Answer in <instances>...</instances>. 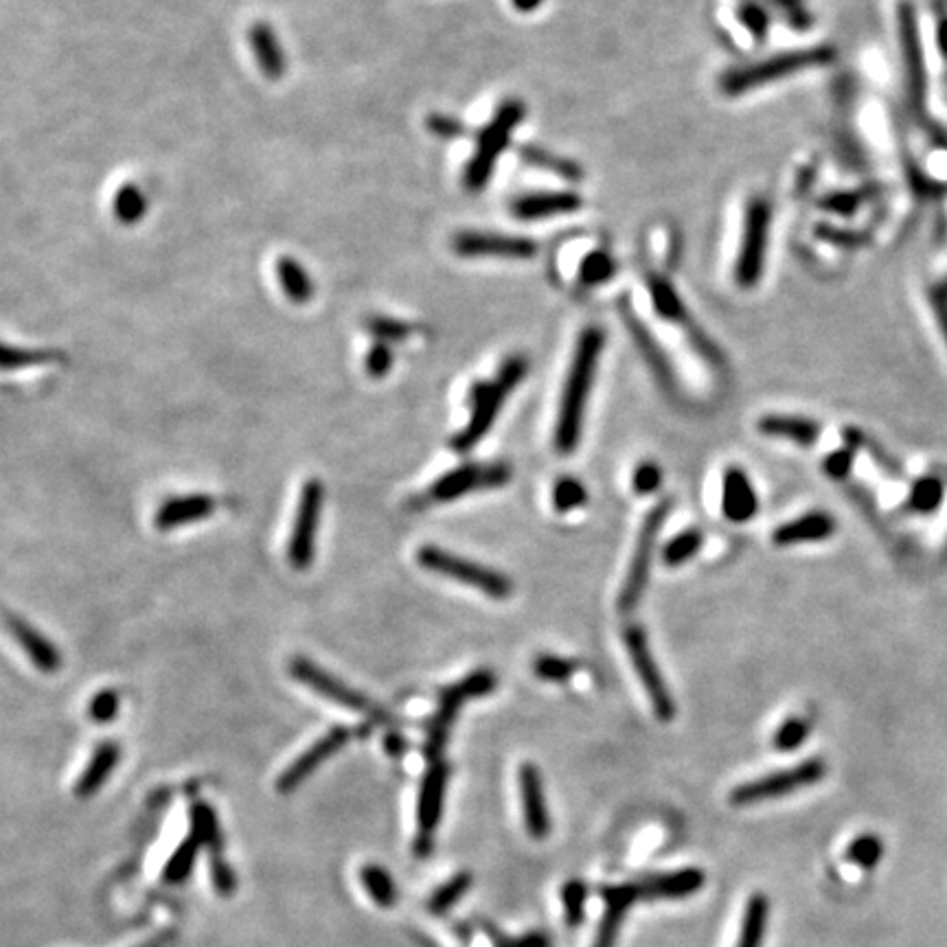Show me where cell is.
Wrapping results in <instances>:
<instances>
[{
    "mask_svg": "<svg viewBox=\"0 0 947 947\" xmlns=\"http://www.w3.org/2000/svg\"><path fill=\"white\" fill-rule=\"evenodd\" d=\"M603 345H605V334L602 328H588L582 332L573 362H571L568 377H566V386L560 404V417L555 426V447L562 454H571L580 445L586 402L593 389V380L597 375Z\"/></svg>",
    "mask_w": 947,
    "mask_h": 947,
    "instance_id": "obj_1",
    "label": "cell"
},
{
    "mask_svg": "<svg viewBox=\"0 0 947 947\" xmlns=\"http://www.w3.org/2000/svg\"><path fill=\"white\" fill-rule=\"evenodd\" d=\"M528 362L524 355H512L498 371L494 382H476L470 391L472 420L470 424L452 439L456 452L472 450L494 426L505 400L514 393L520 380L526 375Z\"/></svg>",
    "mask_w": 947,
    "mask_h": 947,
    "instance_id": "obj_2",
    "label": "cell"
},
{
    "mask_svg": "<svg viewBox=\"0 0 947 947\" xmlns=\"http://www.w3.org/2000/svg\"><path fill=\"white\" fill-rule=\"evenodd\" d=\"M834 60H836V49H832V47H812V49L785 51L775 58L762 60V62H753L746 67L731 69L728 73L722 75L719 87H722L724 94L739 97V94H746L750 90H757V88L766 87V84L780 82L785 78L798 75L803 71L827 67Z\"/></svg>",
    "mask_w": 947,
    "mask_h": 947,
    "instance_id": "obj_3",
    "label": "cell"
},
{
    "mask_svg": "<svg viewBox=\"0 0 947 947\" xmlns=\"http://www.w3.org/2000/svg\"><path fill=\"white\" fill-rule=\"evenodd\" d=\"M897 29H899V44H901V60H904V78H906L908 105H910L913 114L919 119V125H924L939 141H946L944 132L935 123H928V114H926L928 78H926L921 31H919V20H917V9H915V4L910 0H904L897 7Z\"/></svg>",
    "mask_w": 947,
    "mask_h": 947,
    "instance_id": "obj_4",
    "label": "cell"
},
{
    "mask_svg": "<svg viewBox=\"0 0 947 947\" xmlns=\"http://www.w3.org/2000/svg\"><path fill=\"white\" fill-rule=\"evenodd\" d=\"M524 119V105L517 99L505 101L494 119L478 132V143L472 161L465 168L463 184L470 193H478L492 180L501 154L507 150L520 121Z\"/></svg>",
    "mask_w": 947,
    "mask_h": 947,
    "instance_id": "obj_5",
    "label": "cell"
},
{
    "mask_svg": "<svg viewBox=\"0 0 947 947\" xmlns=\"http://www.w3.org/2000/svg\"><path fill=\"white\" fill-rule=\"evenodd\" d=\"M417 562L422 568L450 577L459 584L472 586L492 600H507L514 593V584L507 575L487 566H481L476 562H470L465 557H459L432 544H426L417 551Z\"/></svg>",
    "mask_w": 947,
    "mask_h": 947,
    "instance_id": "obj_6",
    "label": "cell"
},
{
    "mask_svg": "<svg viewBox=\"0 0 947 947\" xmlns=\"http://www.w3.org/2000/svg\"><path fill=\"white\" fill-rule=\"evenodd\" d=\"M494 689H496V676H494V672H490V669H476V672L467 674L463 681H459V683H454V685H450V687L441 691V695H439L441 697L439 699V708L432 715L431 722L426 724L429 742L424 746V753H426V759L431 764L441 759V753H443V748L447 744L450 728H452V724H454L461 706L465 704V699H470V697H483V695H487V693H492Z\"/></svg>",
    "mask_w": 947,
    "mask_h": 947,
    "instance_id": "obj_7",
    "label": "cell"
},
{
    "mask_svg": "<svg viewBox=\"0 0 947 947\" xmlns=\"http://www.w3.org/2000/svg\"><path fill=\"white\" fill-rule=\"evenodd\" d=\"M773 211L766 198H753L746 209L742 249L735 265V283L742 290H750L759 283L766 265L768 235H770Z\"/></svg>",
    "mask_w": 947,
    "mask_h": 947,
    "instance_id": "obj_8",
    "label": "cell"
},
{
    "mask_svg": "<svg viewBox=\"0 0 947 947\" xmlns=\"http://www.w3.org/2000/svg\"><path fill=\"white\" fill-rule=\"evenodd\" d=\"M672 505H674L672 501L658 503L643 522V528H641V535L636 542V551L632 555V564L627 571V580H625V584L621 588V597H618V609L621 612L636 609V605L645 595L649 573H652L654 553H656V544H658V535H661V528L672 512Z\"/></svg>",
    "mask_w": 947,
    "mask_h": 947,
    "instance_id": "obj_9",
    "label": "cell"
},
{
    "mask_svg": "<svg viewBox=\"0 0 947 947\" xmlns=\"http://www.w3.org/2000/svg\"><path fill=\"white\" fill-rule=\"evenodd\" d=\"M290 676L294 681L303 683L305 687L316 691L325 699L343 706V708L362 713V715H369L373 722L393 724V717L389 713H384L382 708H377L366 695H362L360 691L351 689L343 681H339L336 676L328 674L316 663H312V661H308L303 656L292 658V663H290Z\"/></svg>",
    "mask_w": 947,
    "mask_h": 947,
    "instance_id": "obj_10",
    "label": "cell"
},
{
    "mask_svg": "<svg viewBox=\"0 0 947 947\" xmlns=\"http://www.w3.org/2000/svg\"><path fill=\"white\" fill-rule=\"evenodd\" d=\"M623 641H625L627 654L632 658V665H634L643 687L652 699L654 713L658 715L661 722H672L676 715V702H674L672 691L667 687V683H665V678L656 665V658L649 649V641H647L645 629L641 625L632 623L625 627Z\"/></svg>",
    "mask_w": 947,
    "mask_h": 947,
    "instance_id": "obj_11",
    "label": "cell"
},
{
    "mask_svg": "<svg viewBox=\"0 0 947 947\" xmlns=\"http://www.w3.org/2000/svg\"><path fill=\"white\" fill-rule=\"evenodd\" d=\"M325 501V487L319 478H310L301 490V501L288 544V562L294 571H308L314 562V542Z\"/></svg>",
    "mask_w": 947,
    "mask_h": 947,
    "instance_id": "obj_12",
    "label": "cell"
},
{
    "mask_svg": "<svg viewBox=\"0 0 947 947\" xmlns=\"http://www.w3.org/2000/svg\"><path fill=\"white\" fill-rule=\"evenodd\" d=\"M827 775V766L820 759L803 762L789 770H780L776 775L764 776L750 783H744L731 792L733 805H753L770 798H780L792 792H798L800 787L818 783Z\"/></svg>",
    "mask_w": 947,
    "mask_h": 947,
    "instance_id": "obj_13",
    "label": "cell"
},
{
    "mask_svg": "<svg viewBox=\"0 0 947 947\" xmlns=\"http://www.w3.org/2000/svg\"><path fill=\"white\" fill-rule=\"evenodd\" d=\"M512 470L503 463L494 465H478V463H465L456 470H450L443 474L431 487L432 501L447 503L456 501L474 490H487V487H501L510 483Z\"/></svg>",
    "mask_w": 947,
    "mask_h": 947,
    "instance_id": "obj_14",
    "label": "cell"
},
{
    "mask_svg": "<svg viewBox=\"0 0 947 947\" xmlns=\"http://www.w3.org/2000/svg\"><path fill=\"white\" fill-rule=\"evenodd\" d=\"M450 778V766L445 762H432L422 778L420 785V800H417V838H415V854L429 856L432 847V834L443 816V800H445V787Z\"/></svg>",
    "mask_w": 947,
    "mask_h": 947,
    "instance_id": "obj_15",
    "label": "cell"
},
{
    "mask_svg": "<svg viewBox=\"0 0 947 947\" xmlns=\"http://www.w3.org/2000/svg\"><path fill=\"white\" fill-rule=\"evenodd\" d=\"M452 251L459 258H501L531 259L537 253V244L528 238L503 235V233H483V231H461L452 240Z\"/></svg>",
    "mask_w": 947,
    "mask_h": 947,
    "instance_id": "obj_16",
    "label": "cell"
},
{
    "mask_svg": "<svg viewBox=\"0 0 947 947\" xmlns=\"http://www.w3.org/2000/svg\"><path fill=\"white\" fill-rule=\"evenodd\" d=\"M349 739H351V731L346 726L330 728L316 744H312L301 757H296L285 768L283 775L279 776V780H276L279 794L294 792L305 778L312 776L319 766H323L332 755H336Z\"/></svg>",
    "mask_w": 947,
    "mask_h": 947,
    "instance_id": "obj_17",
    "label": "cell"
},
{
    "mask_svg": "<svg viewBox=\"0 0 947 947\" xmlns=\"http://www.w3.org/2000/svg\"><path fill=\"white\" fill-rule=\"evenodd\" d=\"M520 798H522V814L526 823V832L535 840H544L551 834V816L546 807V796L542 787V778L533 764L520 766Z\"/></svg>",
    "mask_w": 947,
    "mask_h": 947,
    "instance_id": "obj_18",
    "label": "cell"
},
{
    "mask_svg": "<svg viewBox=\"0 0 947 947\" xmlns=\"http://www.w3.org/2000/svg\"><path fill=\"white\" fill-rule=\"evenodd\" d=\"M722 512L724 517L742 524L757 516L759 498L742 467H728L724 474V492H722Z\"/></svg>",
    "mask_w": 947,
    "mask_h": 947,
    "instance_id": "obj_19",
    "label": "cell"
},
{
    "mask_svg": "<svg viewBox=\"0 0 947 947\" xmlns=\"http://www.w3.org/2000/svg\"><path fill=\"white\" fill-rule=\"evenodd\" d=\"M582 206V198L571 191H546L526 193L512 202V213L517 220H546L557 215H571Z\"/></svg>",
    "mask_w": 947,
    "mask_h": 947,
    "instance_id": "obj_20",
    "label": "cell"
},
{
    "mask_svg": "<svg viewBox=\"0 0 947 947\" xmlns=\"http://www.w3.org/2000/svg\"><path fill=\"white\" fill-rule=\"evenodd\" d=\"M7 625L13 634V638L22 645L24 654L31 658V663L44 672V674H56L62 667V656L58 652V647L47 641L36 627H31L27 621H22L16 614H7Z\"/></svg>",
    "mask_w": 947,
    "mask_h": 947,
    "instance_id": "obj_21",
    "label": "cell"
},
{
    "mask_svg": "<svg viewBox=\"0 0 947 947\" xmlns=\"http://www.w3.org/2000/svg\"><path fill=\"white\" fill-rule=\"evenodd\" d=\"M704 886V873L699 868H683L676 873L652 877L636 884L638 899H683Z\"/></svg>",
    "mask_w": 947,
    "mask_h": 947,
    "instance_id": "obj_22",
    "label": "cell"
},
{
    "mask_svg": "<svg viewBox=\"0 0 947 947\" xmlns=\"http://www.w3.org/2000/svg\"><path fill=\"white\" fill-rule=\"evenodd\" d=\"M836 533V520L827 512H812L785 522L773 533L776 546H794L803 542H820Z\"/></svg>",
    "mask_w": 947,
    "mask_h": 947,
    "instance_id": "obj_23",
    "label": "cell"
},
{
    "mask_svg": "<svg viewBox=\"0 0 947 947\" xmlns=\"http://www.w3.org/2000/svg\"><path fill=\"white\" fill-rule=\"evenodd\" d=\"M215 512V501L206 494H191V496H178L170 498L161 505L157 512L154 524L161 531H172L175 526L198 522L211 516Z\"/></svg>",
    "mask_w": 947,
    "mask_h": 947,
    "instance_id": "obj_24",
    "label": "cell"
},
{
    "mask_svg": "<svg viewBox=\"0 0 947 947\" xmlns=\"http://www.w3.org/2000/svg\"><path fill=\"white\" fill-rule=\"evenodd\" d=\"M249 40L255 53L261 75L268 80H281L285 75L288 62H285V53L276 40V33L272 31L270 24L258 22L251 27L249 31Z\"/></svg>",
    "mask_w": 947,
    "mask_h": 947,
    "instance_id": "obj_25",
    "label": "cell"
},
{
    "mask_svg": "<svg viewBox=\"0 0 947 947\" xmlns=\"http://www.w3.org/2000/svg\"><path fill=\"white\" fill-rule=\"evenodd\" d=\"M625 325H627V330H629V334H632L634 343H636V346L641 349L643 357L647 360L649 369L654 371L656 380H658L665 389L674 391V389H676V375H674V369H672V364H669V360H667L665 351H663L661 345L656 343V339H654V336L647 332V328H645V325H643L634 314H629V312H625Z\"/></svg>",
    "mask_w": 947,
    "mask_h": 947,
    "instance_id": "obj_26",
    "label": "cell"
},
{
    "mask_svg": "<svg viewBox=\"0 0 947 947\" xmlns=\"http://www.w3.org/2000/svg\"><path fill=\"white\" fill-rule=\"evenodd\" d=\"M757 429L768 436L787 439L803 447H812L820 436V426L814 420L794 417V415H766L759 420Z\"/></svg>",
    "mask_w": 947,
    "mask_h": 947,
    "instance_id": "obj_27",
    "label": "cell"
},
{
    "mask_svg": "<svg viewBox=\"0 0 947 947\" xmlns=\"http://www.w3.org/2000/svg\"><path fill=\"white\" fill-rule=\"evenodd\" d=\"M274 270H276V279H279L285 296L290 299V303L305 305L312 301L314 283H312V276L308 274V270L301 265V261L283 255V258L276 259Z\"/></svg>",
    "mask_w": 947,
    "mask_h": 947,
    "instance_id": "obj_28",
    "label": "cell"
},
{
    "mask_svg": "<svg viewBox=\"0 0 947 947\" xmlns=\"http://www.w3.org/2000/svg\"><path fill=\"white\" fill-rule=\"evenodd\" d=\"M119 755H121V753H119V746H117V744H110V742L101 744V746L94 750V755H92V759H90V764H88L84 775L80 776V780H78V785H75V794H78L80 798H88V796L97 794V792H99V787L108 780V776L112 775V770H114V766H117V762H119Z\"/></svg>",
    "mask_w": 947,
    "mask_h": 947,
    "instance_id": "obj_29",
    "label": "cell"
},
{
    "mask_svg": "<svg viewBox=\"0 0 947 947\" xmlns=\"http://www.w3.org/2000/svg\"><path fill=\"white\" fill-rule=\"evenodd\" d=\"M189 816H191V834L200 840V845L209 849L211 858L222 856L224 840H222V829H220L215 809L204 800H195L189 809Z\"/></svg>",
    "mask_w": 947,
    "mask_h": 947,
    "instance_id": "obj_30",
    "label": "cell"
},
{
    "mask_svg": "<svg viewBox=\"0 0 947 947\" xmlns=\"http://www.w3.org/2000/svg\"><path fill=\"white\" fill-rule=\"evenodd\" d=\"M768 921V899L764 893H755L746 906L742 935L737 947H762Z\"/></svg>",
    "mask_w": 947,
    "mask_h": 947,
    "instance_id": "obj_31",
    "label": "cell"
},
{
    "mask_svg": "<svg viewBox=\"0 0 947 947\" xmlns=\"http://www.w3.org/2000/svg\"><path fill=\"white\" fill-rule=\"evenodd\" d=\"M112 211H114V218L121 224L132 226V224H137V222H141L145 218V213H148V198H145V193L137 184L125 182L114 193Z\"/></svg>",
    "mask_w": 947,
    "mask_h": 947,
    "instance_id": "obj_32",
    "label": "cell"
},
{
    "mask_svg": "<svg viewBox=\"0 0 947 947\" xmlns=\"http://www.w3.org/2000/svg\"><path fill=\"white\" fill-rule=\"evenodd\" d=\"M360 881L364 886V890L369 893V897L382 906V908H391L397 901V888L395 881L391 879V875L377 866V864H366L360 870Z\"/></svg>",
    "mask_w": 947,
    "mask_h": 947,
    "instance_id": "obj_33",
    "label": "cell"
},
{
    "mask_svg": "<svg viewBox=\"0 0 947 947\" xmlns=\"http://www.w3.org/2000/svg\"><path fill=\"white\" fill-rule=\"evenodd\" d=\"M200 849H202L200 840L193 834H189L178 845V849L173 852L172 858L165 864V868H163V881L165 884H182L191 875Z\"/></svg>",
    "mask_w": 947,
    "mask_h": 947,
    "instance_id": "obj_34",
    "label": "cell"
},
{
    "mask_svg": "<svg viewBox=\"0 0 947 947\" xmlns=\"http://www.w3.org/2000/svg\"><path fill=\"white\" fill-rule=\"evenodd\" d=\"M702 544H704V535H702V531H697V528H689V531L678 533V535H676V537H672V540L665 544V548L661 551L663 564H665V566H672V568L687 564L691 557H695V555H697V551L702 548Z\"/></svg>",
    "mask_w": 947,
    "mask_h": 947,
    "instance_id": "obj_35",
    "label": "cell"
},
{
    "mask_svg": "<svg viewBox=\"0 0 947 947\" xmlns=\"http://www.w3.org/2000/svg\"><path fill=\"white\" fill-rule=\"evenodd\" d=\"M520 157L524 163L540 168V170H546V172L557 173L564 180H580L582 178V168L577 163H573L568 159H560L546 150L528 145V148L520 150Z\"/></svg>",
    "mask_w": 947,
    "mask_h": 947,
    "instance_id": "obj_36",
    "label": "cell"
},
{
    "mask_svg": "<svg viewBox=\"0 0 947 947\" xmlns=\"http://www.w3.org/2000/svg\"><path fill=\"white\" fill-rule=\"evenodd\" d=\"M647 288L652 290L654 305H656V310H658L661 316H665L669 321H676V323H689L687 321V310H685L683 301L678 299V294L674 292V288L665 279L652 276L647 281Z\"/></svg>",
    "mask_w": 947,
    "mask_h": 947,
    "instance_id": "obj_37",
    "label": "cell"
},
{
    "mask_svg": "<svg viewBox=\"0 0 947 947\" xmlns=\"http://www.w3.org/2000/svg\"><path fill=\"white\" fill-rule=\"evenodd\" d=\"M944 496H946L944 483L939 478H935V476H926V478H919L913 485L908 503H910L913 512L928 516V514H935L941 507Z\"/></svg>",
    "mask_w": 947,
    "mask_h": 947,
    "instance_id": "obj_38",
    "label": "cell"
},
{
    "mask_svg": "<svg viewBox=\"0 0 947 947\" xmlns=\"http://www.w3.org/2000/svg\"><path fill=\"white\" fill-rule=\"evenodd\" d=\"M364 328H366V332L375 341L389 343V345L391 343H404L415 332V328L411 323H404V321H397V319H389V316H371V319H366Z\"/></svg>",
    "mask_w": 947,
    "mask_h": 947,
    "instance_id": "obj_39",
    "label": "cell"
},
{
    "mask_svg": "<svg viewBox=\"0 0 947 947\" xmlns=\"http://www.w3.org/2000/svg\"><path fill=\"white\" fill-rule=\"evenodd\" d=\"M588 501V492L582 481L573 476H562L553 487V507L560 514H568L577 507H582Z\"/></svg>",
    "mask_w": 947,
    "mask_h": 947,
    "instance_id": "obj_40",
    "label": "cell"
},
{
    "mask_svg": "<svg viewBox=\"0 0 947 947\" xmlns=\"http://www.w3.org/2000/svg\"><path fill=\"white\" fill-rule=\"evenodd\" d=\"M472 886V877H470V873H459V875H454L450 881H445L434 895H432L431 904H429V908H431V913L434 915H443V913H447L465 893H467V888Z\"/></svg>",
    "mask_w": 947,
    "mask_h": 947,
    "instance_id": "obj_41",
    "label": "cell"
},
{
    "mask_svg": "<svg viewBox=\"0 0 947 947\" xmlns=\"http://www.w3.org/2000/svg\"><path fill=\"white\" fill-rule=\"evenodd\" d=\"M809 731H812V726H809V722H807L805 717H789V719H785V722L778 726V731H776V750H780V753H789V750L800 748V746L807 742Z\"/></svg>",
    "mask_w": 947,
    "mask_h": 947,
    "instance_id": "obj_42",
    "label": "cell"
},
{
    "mask_svg": "<svg viewBox=\"0 0 947 947\" xmlns=\"http://www.w3.org/2000/svg\"><path fill=\"white\" fill-rule=\"evenodd\" d=\"M56 353H51L49 349H20V346L4 345L2 346V369L4 371H18V369H27L33 364H44L49 360H53Z\"/></svg>",
    "mask_w": 947,
    "mask_h": 947,
    "instance_id": "obj_43",
    "label": "cell"
},
{
    "mask_svg": "<svg viewBox=\"0 0 947 947\" xmlns=\"http://www.w3.org/2000/svg\"><path fill=\"white\" fill-rule=\"evenodd\" d=\"M533 672L537 678L542 681H551V683H564L568 681L575 672L577 665L573 661L560 658V656H551V654H542L535 658L533 663Z\"/></svg>",
    "mask_w": 947,
    "mask_h": 947,
    "instance_id": "obj_44",
    "label": "cell"
},
{
    "mask_svg": "<svg viewBox=\"0 0 947 947\" xmlns=\"http://www.w3.org/2000/svg\"><path fill=\"white\" fill-rule=\"evenodd\" d=\"M884 854V845L877 836L873 834H864L860 838H856L852 843V847L847 849V858L854 864H858L862 868H873L881 860Z\"/></svg>",
    "mask_w": 947,
    "mask_h": 947,
    "instance_id": "obj_45",
    "label": "cell"
},
{
    "mask_svg": "<svg viewBox=\"0 0 947 947\" xmlns=\"http://www.w3.org/2000/svg\"><path fill=\"white\" fill-rule=\"evenodd\" d=\"M586 884L580 879H571L564 890H562V899H564V910H566V921L571 928L580 926L584 921V904H586Z\"/></svg>",
    "mask_w": 947,
    "mask_h": 947,
    "instance_id": "obj_46",
    "label": "cell"
},
{
    "mask_svg": "<svg viewBox=\"0 0 947 947\" xmlns=\"http://www.w3.org/2000/svg\"><path fill=\"white\" fill-rule=\"evenodd\" d=\"M119 693L114 689H103L92 695L88 704V715L94 724H110L119 713Z\"/></svg>",
    "mask_w": 947,
    "mask_h": 947,
    "instance_id": "obj_47",
    "label": "cell"
},
{
    "mask_svg": "<svg viewBox=\"0 0 947 947\" xmlns=\"http://www.w3.org/2000/svg\"><path fill=\"white\" fill-rule=\"evenodd\" d=\"M393 349L389 343H380V341H375L373 346L369 349V353H366V357H364V369H366V375H371L373 380H382V377H386L389 373H391V366H393Z\"/></svg>",
    "mask_w": 947,
    "mask_h": 947,
    "instance_id": "obj_48",
    "label": "cell"
},
{
    "mask_svg": "<svg viewBox=\"0 0 947 947\" xmlns=\"http://www.w3.org/2000/svg\"><path fill=\"white\" fill-rule=\"evenodd\" d=\"M426 128L431 134H434L436 139H443V141H454V139H461L467 134V128L461 119H456L452 114H443V112L431 114L426 119Z\"/></svg>",
    "mask_w": 947,
    "mask_h": 947,
    "instance_id": "obj_49",
    "label": "cell"
},
{
    "mask_svg": "<svg viewBox=\"0 0 947 947\" xmlns=\"http://www.w3.org/2000/svg\"><path fill=\"white\" fill-rule=\"evenodd\" d=\"M211 879H213L215 890H218L222 897H231V895L235 893V888H238L235 870L231 868V864L224 860L222 856H213V858H211Z\"/></svg>",
    "mask_w": 947,
    "mask_h": 947,
    "instance_id": "obj_50",
    "label": "cell"
},
{
    "mask_svg": "<svg viewBox=\"0 0 947 947\" xmlns=\"http://www.w3.org/2000/svg\"><path fill=\"white\" fill-rule=\"evenodd\" d=\"M854 456H856V450L854 447H843V450H836V452H832L825 461H823V470H825V474L829 476V478H834V481H845L847 476H849V472H852V467H854Z\"/></svg>",
    "mask_w": 947,
    "mask_h": 947,
    "instance_id": "obj_51",
    "label": "cell"
},
{
    "mask_svg": "<svg viewBox=\"0 0 947 947\" xmlns=\"http://www.w3.org/2000/svg\"><path fill=\"white\" fill-rule=\"evenodd\" d=\"M612 272H614L612 259L603 255V253H593L591 258H586L584 265H582V281L588 285H597V283L607 281L612 276Z\"/></svg>",
    "mask_w": 947,
    "mask_h": 947,
    "instance_id": "obj_52",
    "label": "cell"
},
{
    "mask_svg": "<svg viewBox=\"0 0 947 947\" xmlns=\"http://www.w3.org/2000/svg\"><path fill=\"white\" fill-rule=\"evenodd\" d=\"M661 485H663V470L656 463L647 461V463H641L636 467V472H634V490L641 496L654 494Z\"/></svg>",
    "mask_w": 947,
    "mask_h": 947,
    "instance_id": "obj_53",
    "label": "cell"
},
{
    "mask_svg": "<svg viewBox=\"0 0 947 947\" xmlns=\"http://www.w3.org/2000/svg\"><path fill=\"white\" fill-rule=\"evenodd\" d=\"M739 16H742V22L750 29L753 38H757L762 42L764 36L768 33V27H770V18L764 11V7L757 4V2H748V4L742 7Z\"/></svg>",
    "mask_w": 947,
    "mask_h": 947,
    "instance_id": "obj_54",
    "label": "cell"
},
{
    "mask_svg": "<svg viewBox=\"0 0 947 947\" xmlns=\"http://www.w3.org/2000/svg\"><path fill=\"white\" fill-rule=\"evenodd\" d=\"M625 910H627V908H623V906L607 904V913H605V917H603L602 930H600V937H597V944H595V947L614 946L616 930H618V926H621V919H623Z\"/></svg>",
    "mask_w": 947,
    "mask_h": 947,
    "instance_id": "obj_55",
    "label": "cell"
},
{
    "mask_svg": "<svg viewBox=\"0 0 947 947\" xmlns=\"http://www.w3.org/2000/svg\"><path fill=\"white\" fill-rule=\"evenodd\" d=\"M868 195H870V193H864V191L836 193V195L827 198L823 204H825L827 209H832L834 213H845V215H849V213H854V211L860 206L862 202H864Z\"/></svg>",
    "mask_w": 947,
    "mask_h": 947,
    "instance_id": "obj_56",
    "label": "cell"
},
{
    "mask_svg": "<svg viewBox=\"0 0 947 947\" xmlns=\"http://www.w3.org/2000/svg\"><path fill=\"white\" fill-rule=\"evenodd\" d=\"M776 7L783 9V13L787 16V22L796 29H807L812 27V16L809 11L803 7L800 0H773Z\"/></svg>",
    "mask_w": 947,
    "mask_h": 947,
    "instance_id": "obj_57",
    "label": "cell"
},
{
    "mask_svg": "<svg viewBox=\"0 0 947 947\" xmlns=\"http://www.w3.org/2000/svg\"><path fill=\"white\" fill-rule=\"evenodd\" d=\"M494 939H496V947H548V939L544 937V935H528V937H524V939H520V941H505V939H501L498 935H494V933H490Z\"/></svg>",
    "mask_w": 947,
    "mask_h": 947,
    "instance_id": "obj_58",
    "label": "cell"
},
{
    "mask_svg": "<svg viewBox=\"0 0 947 947\" xmlns=\"http://www.w3.org/2000/svg\"><path fill=\"white\" fill-rule=\"evenodd\" d=\"M384 748H386L393 757H404V755H406V750H409V742H406L402 735H397V733H389V735L384 737Z\"/></svg>",
    "mask_w": 947,
    "mask_h": 947,
    "instance_id": "obj_59",
    "label": "cell"
},
{
    "mask_svg": "<svg viewBox=\"0 0 947 947\" xmlns=\"http://www.w3.org/2000/svg\"><path fill=\"white\" fill-rule=\"evenodd\" d=\"M930 303H933V310H935V314H937L939 328H941L944 339H946L947 343V299H941V296H937V294H930Z\"/></svg>",
    "mask_w": 947,
    "mask_h": 947,
    "instance_id": "obj_60",
    "label": "cell"
},
{
    "mask_svg": "<svg viewBox=\"0 0 947 947\" xmlns=\"http://www.w3.org/2000/svg\"><path fill=\"white\" fill-rule=\"evenodd\" d=\"M937 36H939V49H941V53H944V58L947 60V13H941V18H939Z\"/></svg>",
    "mask_w": 947,
    "mask_h": 947,
    "instance_id": "obj_61",
    "label": "cell"
},
{
    "mask_svg": "<svg viewBox=\"0 0 947 947\" xmlns=\"http://www.w3.org/2000/svg\"><path fill=\"white\" fill-rule=\"evenodd\" d=\"M172 933H163V935H159V937H154V939H150V941H145V944L137 947H165L172 941Z\"/></svg>",
    "mask_w": 947,
    "mask_h": 947,
    "instance_id": "obj_62",
    "label": "cell"
},
{
    "mask_svg": "<svg viewBox=\"0 0 947 947\" xmlns=\"http://www.w3.org/2000/svg\"><path fill=\"white\" fill-rule=\"evenodd\" d=\"M517 11H533L542 4V0H512Z\"/></svg>",
    "mask_w": 947,
    "mask_h": 947,
    "instance_id": "obj_63",
    "label": "cell"
},
{
    "mask_svg": "<svg viewBox=\"0 0 947 947\" xmlns=\"http://www.w3.org/2000/svg\"><path fill=\"white\" fill-rule=\"evenodd\" d=\"M930 294H937V296H941V299H947V279L944 283L935 285V288L930 290Z\"/></svg>",
    "mask_w": 947,
    "mask_h": 947,
    "instance_id": "obj_64",
    "label": "cell"
}]
</instances>
